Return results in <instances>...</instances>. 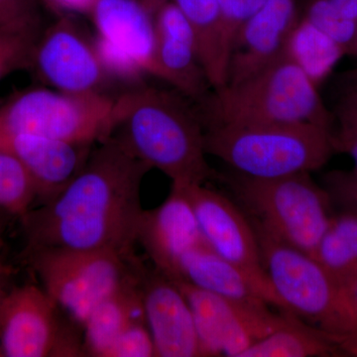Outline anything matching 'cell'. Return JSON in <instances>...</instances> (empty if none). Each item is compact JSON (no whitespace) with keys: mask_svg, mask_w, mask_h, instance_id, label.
I'll return each instance as SVG.
<instances>
[{"mask_svg":"<svg viewBox=\"0 0 357 357\" xmlns=\"http://www.w3.org/2000/svg\"><path fill=\"white\" fill-rule=\"evenodd\" d=\"M29 255L44 290L81 326L102 301L144 270L136 257L110 251L40 248Z\"/></svg>","mask_w":357,"mask_h":357,"instance_id":"ba28073f","label":"cell"},{"mask_svg":"<svg viewBox=\"0 0 357 357\" xmlns=\"http://www.w3.org/2000/svg\"><path fill=\"white\" fill-rule=\"evenodd\" d=\"M305 20L330 37L347 55V49L356 35V22L342 17L328 0H312L307 7Z\"/></svg>","mask_w":357,"mask_h":357,"instance_id":"83f0119b","label":"cell"},{"mask_svg":"<svg viewBox=\"0 0 357 357\" xmlns=\"http://www.w3.org/2000/svg\"><path fill=\"white\" fill-rule=\"evenodd\" d=\"M52 7L75 13H91L98 0H45Z\"/></svg>","mask_w":357,"mask_h":357,"instance_id":"1f68e13d","label":"cell"},{"mask_svg":"<svg viewBox=\"0 0 357 357\" xmlns=\"http://www.w3.org/2000/svg\"><path fill=\"white\" fill-rule=\"evenodd\" d=\"M174 281H184L245 306L271 307L245 274L223 259L206 243L190 249L180 258Z\"/></svg>","mask_w":357,"mask_h":357,"instance_id":"d6986e66","label":"cell"},{"mask_svg":"<svg viewBox=\"0 0 357 357\" xmlns=\"http://www.w3.org/2000/svg\"><path fill=\"white\" fill-rule=\"evenodd\" d=\"M154 356H156L154 342L145 319H138L126 326L107 354V357Z\"/></svg>","mask_w":357,"mask_h":357,"instance_id":"f1b7e54d","label":"cell"},{"mask_svg":"<svg viewBox=\"0 0 357 357\" xmlns=\"http://www.w3.org/2000/svg\"><path fill=\"white\" fill-rule=\"evenodd\" d=\"M40 34L0 28V81L21 70L31 69Z\"/></svg>","mask_w":357,"mask_h":357,"instance_id":"4316f807","label":"cell"},{"mask_svg":"<svg viewBox=\"0 0 357 357\" xmlns=\"http://www.w3.org/2000/svg\"><path fill=\"white\" fill-rule=\"evenodd\" d=\"M143 270L137 276L110 294L95 307L84 324V349L86 356L107 357L115 340L126 326L145 319L143 310Z\"/></svg>","mask_w":357,"mask_h":357,"instance_id":"ffe728a7","label":"cell"},{"mask_svg":"<svg viewBox=\"0 0 357 357\" xmlns=\"http://www.w3.org/2000/svg\"><path fill=\"white\" fill-rule=\"evenodd\" d=\"M338 211L312 256L342 287L357 277V213Z\"/></svg>","mask_w":357,"mask_h":357,"instance_id":"603a6c76","label":"cell"},{"mask_svg":"<svg viewBox=\"0 0 357 357\" xmlns=\"http://www.w3.org/2000/svg\"><path fill=\"white\" fill-rule=\"evenodd\" d=\"M159 79L199 100L206 95V81L199 64L194 34L187 18L173 1H167L153 15Z\"/></svg>","mask_w":357,"mask_h":357,"instance_id":"e0dca14e","label":"cell"},{"mask_svg":"<svg viewBox=\"0 0 357 357\" xmlns=\"http://www.w3.org/2000/svg\"><path fill=\"white\" fill-rule=\"evenodd\" d=\"M203 126L220 123L310 122L332 131L333 116L316 86L283 53L236 84L197 100Z\"/></svg>","mask_w":357,"mask_h":357,"instance_id":"277c9868","label":"cell"},{"mask_svg":"<svg viewBox=\"0 0 357 357\" xmlns=\"http://www.w3.org/2000/svg\"><path fill=\"white\" fill-rule=\"evenodd\" d=\"M183 189L206 245L241 269L268 304L281 311L280 302L263 267L259 241L250 218L229 197L204 185H187Z\"/></svg>","mask_w":357,"mask_h":357,"instance_id":"30bf717a","label":"cell"},{"mask_svg":"<svg viewBox=\"0 0 357 357\" xmlns=\"http://www.w3.org/2000/svg\"><path fill=\"white\" fill-rule=\"evenodd\" d=\"M191 26L199 64L210 86L220 89L229 82V45L225 39L218 0H173Z\"/></svg>","mask_w":357,"mask_h":357,"instance_id":"44dd1931","label":"cell"},{"mask_svg":"<svg viewBox=\"0 0 357 357\" xmlns=\"http://www.w3.org/2000/svg\"><path fill=\"white\" fill-rule=\"evenodd\" d=\"M330 110L335 151L357 160V69L344 75Z\"/></svg>","mask_w":357,"mask_h":357,"instance_id":"484cf974","label":"cell"},{"mask_svg":"<svg viewBox=\"0 0 357 357\" xmlns=\"http://www.w3.org/2000/svg\"><path fill=\"white\" fill-rule=\"evenodd\" d=\"M141 289L156 356H201L191 309L177 285L157 269L145 270Z\"/></svg>","mask_w":357,"mask_h":357,"instance_id":"5bb4252c","label":"cell"},{"mask_svg":"<svg viewBox=\"0 0 357 357\" xmlns=\"http://www.w3.org/2000/svg\"><path fill=\"white\" fill-rule=\"evenodd\" d=\"M342 17L357 23V0H328Z\"/></svg>","mask_w":357,"mask_h":357,"instance_id":"d6a6232c","label":"cell"},{"mask_svg":"<svg viewBox=\"0 0 357 357\" xmlns=\"http://www.w3.org/2000/svg\"><path fill=\"white\" fill-rule=\"evenodd\" d=\"M114 107L115 98L103 93L25 89L0 105V134H34L93 145L112 135Z\"/></svg>","mask_w":357,"mask_h":357,"instance_id":"52a82bcc","label":"cell"},{"mask_svg":"<svg viewBox=\"0 0 357 357\" xmlns=\"http://www.w3.org/2000/svg\"><path fill=\"white\" fill-rule=\"evenodd\" d=\"M284 54L317 86L328 77L344 50L307 20L298 21L289 35Z\"/></svg>","mask_w":357,"mask_h":357,"instance_id":"cb8c5ba5","label":"cell"},{"mask_svg":"<svg viewBox=\"0 0 357 357\" xmlns=\"http://www.w3.org/2000/svg\"><path fill=\"white\" fill-rule=\"evenodd\" d=\"M55 301L34 285L6 294L0 303V352L6 357L86 356L84 344L61 321Z\"/></svg>","mask_w":357,"mask_h":357,"instance_id":"9c48e42d","label":"cell"},{"mask_svg":"<svg viewBox=\"0 0 357 357\" xmlns=\"http://www.w3.org/2000/svg\"><path fill=\"white\" fill-rule=\"evenodd\" d=\"M0 148L13 153L27 169L47 203L63 191L86 165L91 145L28 133L0 134Z\"/></svg>","mask_w":357,"mask_h":357,"instance_id":"9a60e30c","label":"cell"},{"mask_svg":"<svg viewBox=\"0 0 357 357\" xmlns=\"http://www.w3.org/2000/svg\"><path fill=\"white\" fill-rule=\"evenodd\" d=\"M32 70L52 88L65 93H102L109 76L102 67L93 41L69 17H62L40 34Z\"/></svg>","mask_w":357,"mask_h":357,"instance_id":"7c38bea8","label":"cell"},{"mask_svg":"<svg viewBox=\"0 0 357 357\" xmlns=\"http://www.w3.org/2000/svg\"><path fill=\"white\" fill-rule=\"evenodd\" d=\"M89 15L98 36L124 52L144 75L159 79L153 16L139 0H98Z\"/></svg>","mask_w":357,"mask_h":357,"instance_id":"ac0fdd59","label":"cell"},{"mask_svg":"<svg viewBox=\"0 0 357 357\" xmlns=\"http://www.w3.org/2000/svg\"><path fill=\"white\" fill-rule=\"evenodd\" d=\"M340 289L347 305L357 319V277Z\"/></svg>","mask_w":357,"mask_h":357,"instance_id":"836d02e7","label":"cell"},{"mask_svg":"<svg viewBox=\"0 0 357 357\" xmlns=\"http://www.w3.org/2000/svg\"><path fill=\"white\" fill-rule=\"evenodd\" d=\"M150 170L114 136L100 141L62 192L21 218L29 251H110L135 257L144 211L141 187Z\"/></svg>","mask_w":357,"mask_h":357,"instance_id":"6da1fadb","label":"cell"},{"mask_svg":"<svg viewBox=\"0 0 357 357\" xmlns=\"http://www.w3.org/2000/svg\"><path fill=\"white\" fill-rule=\"evenodd\" d=\"M347 55L357 58V26L356 35H354V38L352 40L351 46H349V49H347Z\"/></svg>","mask_w":357,"mask_h":357,"instance_id":"d590c367","label":"cell"},{"mask_svg":"<svg viewBox=\"0 0 357 357\" xmlns=\"http://www.w3.org/2000/svg\"><path fill=\"white\" fill-rule=\"evenodd\" d=\"M0 243H1V241H0Z\"/></svg>","mask_w":357,"mask_h":357,"instance_id":"74e56055","label":"cell"},{"mask_svg":"<svg viewBox=\"0 0 357 357\" xmlns=\"http://www.w3.org/2000/svg\"><path fill=\"white\" fill-rule=\"evenodd\" d=\"M115 139L135 158L183 185H206L217 173L206 159L198 112L182 96L141 86L115 98Z\"/></svg>","mask_w":357,"mask_h":357,"instance_id":"7a4b0ae2","label":"cell"},{"mask_svg":"<svg viewBox=\"0 0 357 357\" xmlns=\"http://www.w3.org/2000/svg\"><path fill=\"white\" fill-rule=\"evenodd\" d=\"M137 241L156 269L169 279L175 277L178 260L184 253L206 243L183 187L172 184L163 203L153 210L143 211Z\"/></svg>","mask_w":357,"mask_h":357,"instance_id":"4fadbf2b","label":"cell"},{"mask_svg":"<svg viewBox=\"0 0 357 357\" xmlns=\"http://www.w3.org/2000/svg\"><path fill=\"white\" fill-rule=\"evenodd\" d=\"M325 189L338 208L357 213V182L349 171H333L326 174Z\"/></svg>","mask_w":357,"mask_h":357,"instance_id":"4dcf8cb0","label":"cell"},{"mask_svg":"<svg viewBox=\"0 0 357 357\" xmlns=\"http://www.w3.org/2000/svg\"><path fill=\"white\" fill-rule=\"evenodd\" d=\"M295 0H267L243 25L230 54L227 84L243 81L284 53V47L297 24Z\"/></svg>","mask_w":357,"mask_h":357,"instance_id":"2e32d148","label":"cell"},{"mask_svg":"<svg viewBox=\"0 0 357 357\" xmlns=\"http://www.w3.org/2000/svg\"><path fill=\"white\" fill-rule=\"evenodd\" d=\"M4 295H6V293H3V291H2L1 288H0V303H1L2 298H3ZM0 356H2L1 352H0Z\"/></svg>","mask_w":357,"mask_h":357,"instance_id":"8d00e7d4","label":"cell"},{"mask_svg":"<svg viewBox=\"0 0 357 357\" xmlns=\"http://www.w3.org/2000/svg\"><path fill=\"white\" fill-rule=\"evenodd\" d=\"M139 1L148 13L153 16L160 7L166 3L167 1H169V0H139Z\"/></svg>","mask_w":357,"mask_h":357,"instance_id":"e575fe53","label":"cell"},{"mask_svg":"<svg viewBox=\"0 0 357 357\" xmlns=\"http://www.w3.org/2000/svg\"><path fill=\"white\" fill-rule=\"evenodd\" d=\"M255 227L263 267L281 312L337 337L349 356L357 357V319L340 286L312 255Z\"/></svg>","mask_w":357,"mask_h":357,"instance_id":"5b68a950","label":"cell"},{"mask_svg":"<svg viewBox=\"0 0 357 357\" xmlns=\"http://www.w3.org/2000/svg\"><path fill=\"white\" fill-rule=\"evenodd\" d=\"M241 357H349L337 337L292 314L273 332L256 342Z\"/></svg>","mask_w":357,"mask_h":357,"instance_id":"7402d4cb","label":"cell"},{"mask_svg":"<svg viewBox=\"0 0 357 357\" xmlns=\"http://www.w3.org/2000/svg\"><path fill=\"white\" fill-rule=\"evenodd\" d=\"M206 154L253 178L311 174L337 153L330 129L310 123H220L204 128Z\"/></svg>","mask_w":357,"mask_h":357,"instance_id":"3957f363","label":"cell"},{"mask_svg":"<svg viewBox=\"0 0 357 357\" xmlns=\"http://www.w3.org/2000/svg\"><path fill=\"white\" fill-rule=\"evenodd\" d=\"M0 28L41 34L37 0H0Z\"/></svg>","mask_w":357,"mask_h":357,"instance_id":"f546056e","label":"cell"},{"mask_svg":"<svg viewBox=\"0 0 357 357\" xmlns=\"http://www.w3.org/2000/svg\"><path fill=\"white\" fill-rule=\"evenodd\" d=\"M38 199V190L24 165L15 156L0 148V210L24 217Z\"/></svg>","mask_w":357,"mask_h":357,"instance_id":"d4e9b609","label":"cell"},{"mask_svg":"<svg viewBox=\"0 0 357 357\" xmlns=\"http://www.w3.org/2000/svg\"><path fill=\"white\" fill-rule=\"evenodd\" d=\"M172 281L191 309L201 356L241 357L285 321V312L245 306L187 282Z\"/></svg>","mask_w":357,"mask_h":357,"instance_id":"8fae6325","label":"cell"},{"mask_svg":"<svg viewBox=\"0 0 357 357\" xmlns=\"http://www.w3.org/2000/svg\"><path fill=\"white\" fill-rule=\"evenodd\" d=\"M222 178L255 227L281 243L314 255L335 211L328 192L310 174L253 178L234 172Z\"/></svg>","mask_w":357,"mask_h":357,"instance_id":"8992f818","label":"cell"}]
</instances>
